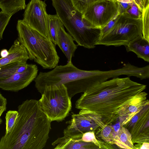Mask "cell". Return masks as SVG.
<instances>
[{
	"instance_id": "obj_29",
	"label": "cell",
	"mask_w": 149,
	"mask_h": 149,
	"mask_svg": "<svg viewBox=\"0 0 149 149\" xmlns=\"http://www.w3.org/2000/svg\"><path fill=\"white\" fill-rule=\"evenodd\" d=\"M7 99L0 93V124L2 122L1 117L3 112L6 110Z\"/></svg>"
},
{
	"instance_id": "obj_25",
	"label": "cell",
	"mask_w": 149,
	"mask_h": 149,
	"mask_svg": "<svg viewBox=\"0 0 149 149\" xmlns=\"http://www.w3.org/2000/svg\"><path fill=\"white\" fill-rule=\"evenodd\" d=\"M18 112L17 111L9 110L7 112L5 116L6 134L9 133L14 125L17 118Z\"/></svg>"
},
{
	"instance_id": "obj_17",
	"label": "cell",
	"mask_w": 149,
	"mask_h": 149,
	"mask_svg": "<svg viewBox=\"0 0 149 149\" xmlns=\"http://www.w3.org/2000/svg\"><path fill=\"white\" fill-rule=\"evenodd\" d=\"M114 144L121 148L136 149L132 142L130 133L127 129L123 126H120L117 132Z\"/></svg>"
},
{
	"instance_id": "obj_6",
	"label": "cell",
	"mask_w": 149,
	"mask_h": 149,
	"mask_svg": "<svg viewBox=\"0 0 149 149\" xmlns=\"http://www.w3.org/2000/svg\"><path fill=\"white\" fill-rule=\"evenodd\" d=\"M38 100L44 113L51 121H61L68 116L72 108L71 98L63 84L45 88Z\"/></svg>"
},
{
	"instance_id": "obj_24",
	"label": "cell",
	"mask_w": 149,
	"mask_h": 149,
	"mask_svg": "<svg viewBox=\"0 0 149 149\" xmlns=\"http://www.w3.org/2000/svg\"><path fill=\"white\" fill-rule=\"evenodd\" d=\"M103 0H70L73 6L83 15L95 3Z\"/></svg>"
},
{
	"instance_id": "obj_3",
	"label": "cell",
	"mask_w": 149,
	"mask_h": 149,
	"mask_svg": "<svg viewBox=\"0 0 149 149\" xmlns=\"http://www.w3.org/2000/svg\"><path fill=\"white\" fill-rule=\"evenodd\" d=\"M56 14L78 46L94 48L100 36L101 29L83 18L72 6L70 0H51Z\"/></svg>"
},
{
	"instance_id": "obj_4",
	"label": "cell",
	"mask_w": 149,
	"mask_h": 149,
	"mask_svg": "<svg viewBox=\"0 0 149 149\" xmlns=\"http://www.w3.org/2000/svg\"><path fill=\"white\" fill-rule=\"evenodd\" d=\"M17 40L25 48L30 60L33 61L44 69L55 68L60 58L56 45L28 26L23 20L17 25Z\"/></svg>"
},
{
	"instance_id": "obj_19",
	"label": "cell",
	"mask_w": 149,
	"mask_h": 149,
	"mask_svg": "<svg viewBox=\"0 0 149 149\" xmlns=\"http://www.w3.org/2000/svg\"><path fill=\"white\" fill-rule=\"evenodd\" d=\"M25 0H0L1 11L12 15L20 10L25 9Z\"/></svg>"
},
{
	"instance_id": "obj_31",
	"label": "cell",
	"mask_w": 149,
	"mask_h": 149,
	"mask_svg": "<svg viewBox=\"0 0 149 149\" xmlns=\"http://www.w3.org/2000/svg\"><path fill=\"white\" fill-rule=\"evenodd\" d=\"M8 54V51L6 49H3L1 50L0 55L1 57H3L7 56Z\"/></svg>"
},
{
	"instance_id": "obj_26",
	"label": "cell",
	"mask_w": 149,
	"mask_h": 149,
	"mask_svg": "<svg viewBox=\"0 0 149 149\" xmlns=\"http://www.w3.org/2000/svg\"><path fill=\"white\" fill-rule=\"evenodd\" d=\"M11 17L5 13L0 11V40L3 38V32Z\"/></svg>"
},
{
	"instance_id": "obj_27",
	"label": "cell",
	"mask_w": 149,
	"mask_h": 149,
	"mask_svg": "<svg viewBox=\"0 0 149 149\" xmlns=\"http://www.w3.org/2000/svg\"><path fill=\"white\" fill-rule=\"evenodd\" d=\"M120 14L118 7V10L115 15L105 26L101 29L100 38L104 35L112 27Z\"/></svg>"
},
{
	"instance_id": "obj_22",
	"label": "cell",
	"mask_w": 149,
	"mask_h": 149,
	"mask_svg": "<svg viewBox=\"0 0 149 149\" xmlns=\"http://www.w3.org/2000/svg\"><path fill=\"white\" fill-rule=\"evenodd\" d=\"M116 134L113 127L107 125L101 130L98 136L107 143L113 145L114 144Z\"/></svg>"
},
{
	"instance_id": "obj_8",
	"label": "cell",
	"mask_w": 149,
	"mask_h": 149,
	"mask_svg": "<svg viewBox=\"0 0 149 149\" xmlns=\"http://www.w3.org/2000/svg\"><path fill=\"white\" fill-rule=\"evenodd\" d=\"M46 6L45 2L41 0H31L25 8L23 20L32 29L51 40Z\"/></svg>"
},
{
	"instance_id": "obj_20",
	"label": "cell",
	"mask_w": 149,
	"mask_h": 149,
	"mask_svg": "<svg viewBox=\"0 0 149 149\" xmlns=\"http://www.w3.org/2000/svg\"><path fill=\"white\" fill-rule=\"evenodd\" d=\"M63 25L57 14L49 15L48 26L51 40L55 45L58 41L59 31Z\"/></svg>"
},
{
	"instance_id": "obj_18",
	"label": "cell",
	"mask_w": 149,
	"mask_h": 149,
	"mask_svg": "<svg viewBox=\"0 0 149 149\" xmlns=\"http://www.w3.org/2000/svg\"><path fill=\"white\" fill-rule=\"evenodd\" d=\"M28 64L26 61H17L0 67V79L7 78L17 73L24 72Z\"/></svg>"
},
{
	"instance_id": "obj_21",
	"label": "cell",
	"mask_w": 149,
	"mask_h": 149,
	"mask_svg": "<svg viewBox=\"0 0 149 149\" xmlns=\"http://www.w3.org/2000/svg\"><path fill=\"white\" fill-rule=\"evenodd\" d=\"M79 140L86 142L92 143L98 146L100 149L114 148L112 147L111 145L97 139L93 131L87 132L84 133Z\"/></svg>"
},
{
	"instance_id": "obj_7",
	"label": "cell",
	"mask_w": 149,
	"mask_h": 149,
	"mask_svg": "<svg viewBox=\"0 0 149 149\" xmlns=\"http://www.w3.org/2000/svg\"><path fill=\"white\" fill-rule=\"evenodd\" d=\"M104 119L99 114L86 109H81L79 113L72 115L69 125L63 131L64 136L79 140L83 134L90 131L98 136L106 126Z\"/></svg>"
},
{
	"instance_id": "obj_1",
	"label": "cell",
	"mask_w": 149,
	"mask_h": 149,
	"mask_svg": "<svg viewBox=\"0 0 149 149\" xmlns=\"http://www.w3.org/2000/svg\"><path fill=\"white\" fill-rule=\"evenodd\" d=\"M146 86L132 80L129 77H115L87 90L76 101L75 107L100 115L106 125L117 119L116 112L130 99L146 88Z\"/></svg>"
},
{
	"instance_id": "obj_23",
	"label": "cell",
	"mask_w": 149,
	"mask_h": 149,
	"mask_svg": "<svg viewBox=\"0 0 149 149\" xmlns=\"http://www.w3.org/2000/svg\"><path fill=\"white\" fill-rule=\"evenodd\" d=\"M143 36L149 41V1L144 6L141 13Z\"/></svg>"
},
{
	"instance_id": "obj_16",
	"label": "cell",
	"mask_w": 149,
	"mask_h": 149,
	"mask_svg": "<svg viewBox=\"0 0 149 149\" xmlns=\"http://www.w3.org/2000/svg\"><path fill=\"white\" fill-rule=\"evenodd\" d=\"M125 46L127 52H132L138 58L149 62V41L143 35L137 37Z\"/></svg>"
},
{
	"instance_id": "obj_28",
	"label": "cell",
	"mask_w": 149,
	"mask_h": 149,
	"mask_svg": "<svg viewBox=\"0 0 149 149\" xmlns=\"http://www.w3.org/2000/svg\"><path fill=\"white\" fill-rule=\"evenodd\" d=\"M129 3L130 7L126 12L133 17H141L142 12L140 11L137 6L134 3Z\"/></svg>"
},
{
	"instance_id": "obj_2",
	"label": "cell",
	"mask_w": 149,
	"mask_h": 149,
	"mask_svg": "<svg viewBox=\"0 0 149 149\" xmlns=\"http://www.w3.org/2000/svg\"><path fill=\"white\" fill-rule=\"evenodd\" d=\"M18 115L10 132L0 140V149H42L49 138L51 121L38 100H27L17 108Z\"/></svg>"
},
{
	"instance_id": "obj_14",
	"label": "cell",
	"mask_w": 149,
	"mask_h": 149,
	"mask_svg": "<svg viewBox=\"0 0 149 149\" xmlns=\"http://www.w3.org/2000/svg\"><path fill=\"white\" fill-rule=\"evenodd\" d=\"M8 55L0 58V67L17 62H27L29 57L26 49L17 39L9 50Z\"/></svg>"
},
{
	"instance_id": "obj_10",
	"label": "cell",
	"mask_w": 149,
	"mask_h": 149,
	"mask_svg": "<svg viewBox=\"0 0 149 149\" xmlns=\"http://www.w3.org/2000/svg\"><path fill=\"white\" fill-rule=\"evenodd\" d=\"M149 104L123 126L130 133L133 144L137 143L139 147L143 143L149 142Z\"/></svg>"
},
{
	"instance_id": "obj_34",
	"label": "cell",
	"mask_w": 149,
	"mask_h": 149,
	"mask_svg": "<svg viewBox=\"0 0 149 149\" xmlns=\"http://www.w3.org/2000/svg\"><path fill=\"white\" fill-rule=\"evenodd\" d=\"M46 0H45V1H46Z\"/></svg>"
},
{
	"instance_id": "obj_13",
	"label": "cell",
	"mask_w": 149,
	"mask_h": 149,
	"mask_svg": "<svg viewBox=\"0 0 149 149\" xmlns=\"http://www.w3.org/2000/svg\"><path fill=\"white\" fill-rule=\"evenodd\" d=\"M72 37L65 31L63 25L60 28L58 33L57 45L64 54L68 62H72V57L78 47L74 42Z\"/></svg>"
},
{
	"instance_id": "obj_5",
	"label": "cell",
	"mask_w": 149,
	"mask_h": 149,
	"mask_svg": "<svg viewBox=\"0 0 149 149\" xmlns=\"http://www.w3.org/2000/svg\"><path fill=\"white\" fill-rule=\"evenodd\" d=\"M140 35H143L141 18L133 17L125 12L120 14L112 27L100 38L97 45L125 46Z\"/></svg>"
},
{
	"instance_id": "obj_12",
	"label": "cell",
	"mask_w": 149,
	"mask_h": 149,
	"mask_svg": "<svg viewBox=\"0 0 149 149\" xmlns=\"http://www.w3.org/2000/svg\"><path fill=\"white\" fill-rule=\"evenodd\" d=\"M147 93L141 92L130 99L115 113V116L118 119L120 126L128 123L135 115L146 105L149 104L147 99Z\"/></svg>"
},
{
	"instance_id": "obj_9",
	"label": "cell",
	"mask_w": 149,
	"mask_h": 149,
	"mask_svg": "<svg viewBox=\"0 0 149 149\" xmlns=\"http://www.w3.org/2000/svg\"><path fill=\"white\" fill-rule=\"evenodd\" d=\"M118 9L117 1L103 0L89 7L82 17L95 27L101 29L114 17Z\"/></svg>"
},
{
	"instance_id": "obj_32",
	"label": "cell",
	"mask_w": 149,
	"mask_h": 149,
	"mask_svg": "<svg viewBox=\"0 0 149 149\" xmlns=\"http://www.w3.org/2000/svg\"><path fill=\"white\" fill-rule=\"evenodd\" d=\"M139 149H149V143L144 142L143 143Z\"/></svg>"
},
{
	"instance_id": "obj_15",
	"label": "cell",
	"mask_w": 149,
	"mask_h": 149,
	"mask_svg": "<svg viewBox=\"0 0 149 149\" xmlns=\"http://www.w3.org/2000/svg\"><path fill=\"white\" fill-rule=\"evenodd\" d=\"M54 149H98L100 148L91 142H86L63 136L52 143Z\"/></svg>"
},
{
	"instance_id": "obj_30",
	"label": "cell",
	"mask_w": 149,
	"mask_h": 149,
	"mask_svg": "<svg viewBox=\"0 0 149 149\" xmlns=\"http://www.w3.org/2000/svg\"><path fill=\"white\" fill-rule=\"evenodd\" d=\"M117 2L118 7L121 14L126 12L130 7L129 3L118 2Z\"/></svg>"
},
{
	"instance_id": "obj_11",
	"label": "cell",
	"mask_w": 149,
	"mask_h": 149,
	"mask_svg": "<svg viewBox=\"0 0 149 149\" xmlns=\"http://www.w3.org/2000/svg\"><path fill=\"white\" fill-rule=\"evenodd\" d=\"M36 64H28L26 70L5 79H0V88L6 91L17 92L27 86L37 76Z\"/></svg>"
},
{
	"instance_id": "obj_33",
	"label": "cell",
	"mask_w": 149,
	"mask_h": 149,
	"mask_svg": "<svg viewBox=\"0 0 149 149\" xmlns=\"http://www.w3.org/2000/svg\"><path fill=\"white\" fill-rule=\"evenodd\" d=\"M114 1H116V0H112ZM139 3H143L144 2V0H137Z\"/></svg>"
}]
</instances>
